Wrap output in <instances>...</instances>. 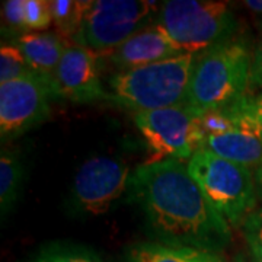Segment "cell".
<instances>
[{
    "instance_id": "1",
    "label": "cell",
    "mask_w": 262,
    "mask_h": 262,
    "mask_svg": "<svg viewBox=\"0 0 262 262\" xmlns=\"http://www.w3.org/2000/svg\"><path fill=\"white\" fill-rule=\"evenodd\" d=\"M128 188L160 242L215 252L230 244V225L181 160L143 163Z\"/></svg>"
},
{
    "instance_id": "2",
    "label": "cell",
    "mask_w": 262,
    "mask_h": 262,
    "mask_svg": "<svg viewBox=\"0 0 262 262\" xmlns=\"http://www.w3.org/2000/svg\"><path fill=\"white\" fill-rule=\"evenodd\" d=\"M251 64L246 42L236 38L196 54L185 105L198 117L233 105L248 95Z\"/></svg>"
},
{
    "instance_id": "3",
    "label": "cell",
    "mask_w": 262,
    "mask_h": 262,
    "mask_svg": "<svg viewBox=\"0 0 262 262\" xmlns=\"http://www.w3.org/2000/svg\"><path fill=\"white\" fill-rule=\"evenodd\" d=\"M196 54L117 72L110 77L114 102L136 113L185 105Z\"/></svg>"
},
{
    "instance_id": "4",
    "label": "cell",
    "mask_w": 262,
    "mask_h": 262,
    "mask_svg": "<svg viewBox=\"0 0 262 262\" xmlns=\"http://www.w3.org/2000/svg\"><path fill=\"white\" fill-rule=\"evenodd\" d=\"M188 170L208 201L230 226H241L256 206V179L246 166L234 163L207 149L188 160Z\"/></svg>"
},
{
    "instance_id": "5",
    "label": "cell",
    "mask_w": 262,
    "mask_h": 262,
    "mask_svg": "<svg viewBox=\"0 0 262 262\" xmlns=\"http://www.w3.org/2000/svg\"><path fill=\"white\" fill-rule=\"evenodd\" d=\"M159 24L184 53L196 54L232 39L237 20L226 2L169 0L159 13Z\"/></svg>"
},
{
    "instance_id": "6",
    "label": "cell",
    "mask_w": 262,
    "mask_h": 262,
    "mask_svg": "<svg viewBox=\"0 0 262 262\" xmlns=\"http://www.w3.org/2000/svg\"><path fill=\"white\" fill-rule=\"evenodd\" d=\"M203 149L258 173L262 170V122L249 113L245 96L233 105L200 117Z\"/></svg>"
},
{
    "instance_id": "7",
    "label": "cell",
    "mask_w": 262,
    "mask_h": 262,
    "mask_svg": "<svg viewBox=\"0 0 262 262\" xmlns=\"http://www.w3.org/2000/svg\"><path fill=\"white\" fill-rule=\"evenodd\" d=\"M155 2L96 0L84 16L75 44L94 53H110L134 34L149 27Z\"/></svg>"
},
{
    "instance_id": "8",
    "label": "cell",
    "mask_w": 262,
    "mask_h": 262,
    "mask_svg": "<svg viewBox=\"0 0 262 262\" xmlns=\"http://www.w3.org/2000/svg\"><path fill=\"white\" fill-rule=\"evenodd\" d=\"M134 122L151 150L147 163L160 160H189L203 149L200 117L187 105L134 114Z\"/></svg>"
},
{
    "instance_id": "9",
    "label": "cell",
    "mask_w": 262,
    "mask_h": 262,
    "mask_svg": "<svg viewBox=\"0 0 262 262\" xmlns=\"http://www.w3.org/2000/svg\"><path fill=\"white\" fill-rule=\"evenodd\" d=\"M53 86L31 72L19 79L0 83V137L16 139L47 120L51 114Z\"/></svg>"
},
{
    "instance_id": "10",
    "label": "cell",
    "mask_w": 262,
    "mask_h": 262,
    "mask_svg": "<svg viewBox=\"0 0 262 262\" xmlns=\"http://www.w3.org/2000/svg\"><path fill=\"white\" fill-rule=\"evenodd\" d=\"M130 178V168L124 160L110 156L86 160L75 175L73 206L84 214H103L122 195Z\"/></svg>"
},
{
    "instance_id": "11",
    "label": "cell",
    "mask_w": 262,
    "mask_h": 262,
    "mask_svg": "<svg viewBox=\"0 0 262 262\" xmlns=\"http://www.w3.org/2000/svg\"><path fill=\"white\" fill-rule=\"evenodd\" d=\"M51 86L56 99L76 103L114 101L113 94L106 92L101 82L98 54L77 44L66 48Z\"/></svg>"
},
{
    "instance_id": "12",
    "label": "cell",
    "mask_w": 262,
    "mask_h": 262,
    "mask_svg": "<svg viewBox=\"0 0 262 262\" xmlns=\"http://www.w3.org/2000/svg\"><path fill=\"white\" fill-rule=\"evenodd\" d=\"M181 54L184 53L175 46L172 38L159 24L141 29L120 47L108 53L110 61L118 72L159 63Z\"/></svg>"
},
{
    "instance_id": "13",
    "label": "cell",
    "mask_w": 262,
    "mask_h": 262,
    "mask_svg": "<svg viewBox=\"0 0 262 262\" xmlns=\"http://www.w3.org/2000/svg\"><path fill=\"white\" fill-rule=\"evenodd\" d=\"M70 44L58 32H25L16 39V47L24 54L31 70L47 79L50 83Z\"/></svg>"
},
{
    "instance_id": "14",
    "label": "cell",
    "mask_w": 262,
    "mask_h": 262,
    "mask_svg": "<svg viewBox=\"0 0 262 262\" xmlns=\"http://www.w3.org/2000/svg\"><path fill=\"white\" fill-rule=\"evenodd\" d=\"M128 262H226L215 251L165 242H140L127 251Z\"/></svg>"
},
{
    "instance_id": "15",
    "label": "cell",
    "mask_w": 262,
    "mask_h": 262,
    "mask_svg": "<svg viewBox=\"0 0 262 262\" xmlns=\"http://www.w3.org/2000/svg\"><path fill=\"white\" fill-rule=\"evenodd\" d=\"M91 6H92L91 0L89 2H84V0H53V2H50L53 24L56 25L57 32L70 42L75 41Z\"/></svg>"
},
{
    "instance_id": "16",
    "label": "cell",
    "mask_w": 262,
    "mask_h": 262,
    "mask_svg": "<svg viewBox=\"0 0 262 262\" xmlns=\"http://www.w3.org/2000/svg\"><path fill=\"white\" fill-rule=\"evenodd\" d=\"M22 184V166L18 155L9 149H2L0 155V210L6 215L18 200Z\"/></svg>"
},
{
    "instance_id": "17",
    "label": "cell",
    "mask_w": 262,
    "mask_h": 262,
    "mask_svg": "<svg viewBox=\"0 0 262 262\" xmlns=\"http://www.w3.org/2000/svg\"><path fill=\"white\" fill-rule=\"evenodd\" d=\"M31 67L16 46L3 44L0 48V83L19 79L31 73Z\"/></svg>"
},
{
    "instance_id": "18",
    "label": "cell",
    "mask_w": 262,
    "mask_h": 262,
    "mask_svg": "<svg viewBox=\"0 0 262 262\" xmlns=\"http://www.w3.org/2000/svg\"><path fill=\"white\" fill-rule=\"evenodd\" d=\"M29 262H103L99 256L88 251L51 246L38 252Z\"/></svg>"
},
{
    "instance_id": "19",
    "label": "cell",
    "mask_w": 262,
    "mask_h": 262,
    "mask_svg": "<svg viewBox=\"0 0 262 262\" xmlns=\"http://www.w3.org/2000/svg\"><path fill=\"white\" fill-rule=\"evenodd\" d=\"M53 22L50 2L46 0H25V24L27 29H47Z\"/></svg>"
},
{
    "instance_id": "20",
    "label": "cell",
    "mask_w": 262,
    "mask_h": 262,
    "mask_svg": "<svg viewBox=\"0 0 262 262\" xmlns=\"http://www.w3.org/2000/svg\"><path fill=\"white\" fill-rule=\"evenodd\" d=\"M245 239L256 262H262V208L253 211L242 225Z\"/></svg>"
},
{
    "instance_id": "21",
    "label": "cell",
    "mask_w": 262,
    "mask_h": 262,
    "mask_svg": "<svg viewBox=\"0 0 262 262\" xmlns=\"http://www.w3.org/2000/svg\"><path fill=\"white\" fill-rule=\"evenodd\" d=\"M2 18L12 31H27L25 0H8L2 3Z\"/></svg>"
},
{
    "instance_id": "22",
    "label": "cell",
    "mask_w": 262,
    "mask_h": 262,
    "mask_svg": "<svg viewBox=\"0 0 262 262\" xmlns=\"http://www.w3.org/2000/svg\"><path fill=\"white\" fill-rule=\"evenodd\" d=\"M258 88H262V41L253 51L252 64H251L249 89H258Z\"/></svg>"
},
{
    "instance_id": "23",
    "label": "cell",
    "mask_w": 262,
    "mask_h": 262,
    "mask_svg": "<svg viewBox=\"0 0 262 262\" xmlns=\"http://www.w3.org/2000/svg\"><path fill=\"white\" fill-rule=\"evenodd\" d=\"M245 105L249 110V113L253 114L259 121L262 122V94L258 96H245Z\"/></svg>"
},
{
    "instance_id": "24",
    "label": "cell",
    "mask_w": 262,
    "mask_h": 262,
    "mask_svg": "<svg viewBox=\"0 0 262 262\" xmlns=\"http://www.w3.org/2000/svg\"><path fill=\"white\" fill-rule=\"evenodd\" d=\"M244 5H246L248 9L253 10L256 13H262V0H246L244 2Z\"/></svg>"
},
{
    "instance_id": "25",
    "label": "cell",
    "mask_w": 262,
    "mask_h": 262,
    "mask_svg": "<svg viewBox=\"0 0 262 262\" xmlns=\"http://www.w3.org/2000/svg\"><path fill=\"white\" fill-rule=\"evenodd\" d=\"M256 175V184L262 188V170H259L258 173H255Z\"/></svg>"
},
{
    "instance_id": "26",
    "label": "cell",
    "mask_w": 262,
    "mask_h": 262,
    "mask_svg": "<svg viewBox=\"0 0 262 262\" xmlns=\"http://www.w3.org/2000/svg\"><path fill=\"white\" fill-rule=\"evenodd\" d=\"M236 262H245V259H244V258H242V256H239V258L236 259Z\"/></svg>"
}]
</instances>
